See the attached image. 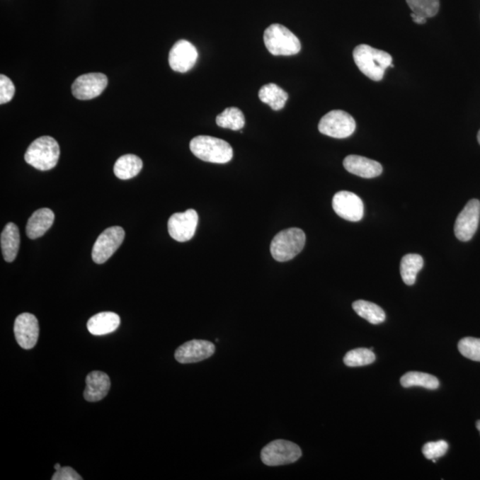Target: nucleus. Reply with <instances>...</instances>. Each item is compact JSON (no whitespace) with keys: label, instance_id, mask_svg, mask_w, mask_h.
<instances>
[{"label":"nucleus","instance_id":"f257e3e1","mask_svg":"<svg viewBox=\"0 0 480 480\" xmlns=\"http://www.w3.org/2000/svg\"><path fill=\"white\" fill-rule=\"evenodd\" d=\"M353 59L360 71L374 81L384 79L386 69L392 64V55L387 52L364 44L355 47Z\"/></svg>","mask_w":480,"mask_h":480},{"label":"nucleus","instance_id":"f03ea898","mask_svg":"<svg viewBox=\"0 0 480 480\" xmlns=\"http://www.w3.org/2000/svg\"><path fill=\"white\" fill-rule=\"evenodd\" d=\"M190 149L198 159L215 164H225L233 158L232 147L227 142L207 135L193 138Z\"/></svg>","mask_w":480,"mask_h":480},{"label":"nucleus","instance_id":"7ed1b4c3","mask_svg":"<svg viewBox=\"0 0 480 480\" xmlns=\"http://www.w3.org/2000/svg\"><path fill=\"white\" fill-rule=\"evenodd\" d=\"M60 147L55 139L42 137L36 139L27 149L24 159L28 164L40 171H47L57 165Z\"/></svg>","mask_w":480,"mask_h":480},{"label":"nucleus","instance_id":"20e7f679","mask_svg":"<svg viewBox=\"0 0 480 480\" xmlns=\"http://www.w3.org/2000/svg\"><path fill=\"white\" fill-rule=\"evenodd\" d=\"M305 233L299 228H290L278 232L270 243V253L278 262L294 259L304 249Z\"/></svg>","mask_w":480,"mask_h":480},{"label":"nucleus","instance_id":"39448f33","mask_svg":"<svg viewBox=\"0 0 480 480\" xmlns=\"http://www.w3.org/2000/svg\"><path fill=\"white\" fill-rule=\"evenodd\" d=\"M264 44L273 55H295L301 51L299 38L281 24L274 23L268 27L263 35Z\"/></svg>","mask_w":480,"mask_h":480},{"label":"nucleus","instance_id":"423d86ee","mask_svg":"<svg viewBox=\"0 0 480 480\" xmlns=\"http://www.w3.org/2000/svg\"><path fill=\"white\" fill-rule=\"evenodd\" d=\"M319 130L320 133L330 137L347 138L356 130V121L345 111L331 110L320 120Z\"/></svg>","mask_w":480,"mask_h":480},{"label":"nucleus","instance_id":"0eeeda50","mask_svg":"<svg viewBox=\"0 0 480 480\" xmlns=\"http://www.w3.org/2000/svg\"><path fill=\"white\" fill-rule=\"evenodd\" d=\"M302 457L301 448L291 441L277 440L263 447L261 458L264 464L280 466L293 464Z\"/></svg>","mask_w":480,"mask_h":480},{"label":"nucleus","instance_id":"6e6552de","mask_svg":"<svg viewBox=\"0 0 480 480\" xmlns=\"http://www.w3.org/2000/svg\"><path fill=\"white\" fill-rule=\"evenodd\" d=\"M125 231L120 226H113L101 233L93 245L92 258L97 264L106 263L122 244Z\"/></svg>","mask_w":480,"mask_h":480},{"label":"nucleus","instance_id":"1a4fd4ad","mask_svg":"<svg viewBox=\"0 0 480 480\" xmlns=\"http://www.w3.org/2000/svg\"><path fill=\"white\" fill-rule=\"evenodd\" d=\"M479 218V200H469L455 221V234L457 238L464 242L471 240L478 229Z\"/></svg>","mask_w":480,"mask_h":480},{"label":"nucleus","instance_id":"9d476101","mask_svg":"<svg viewBox=\"0 0 480 480\" xmlns=\"http://www.w3.org/2000/svg\"><path fill=\"white\" fill-rule=\"evenodd\" d=\"M108 86V78L103 73H88L79 76L72 84V95L76 99L86 101L96 98Z\"/></svg>","mask_w":480,"mask_h":480},{"label":"nucleus","instance_id":"9b49d317","mask_svg":"<svg viewBox=\"0 0 480 480\" xmlns=\"http://www.w3.org/2000/svg\"><path fill=\"white\" fill-rule=\"evenodd\" d=\"M333 208L344 220L358 222L364 217V204L361 198L350 191L342 190L333 198Z\"/></svg>","mask_w":480,"mask_h":480},{"label":"nucleus","instance_id":"f8f14e48","mask_svg":"<svg viewBox=\"0 0 480 480\" xmlns=\"http://www.w3.org/2000/svg\"><path fill=\"white\" fill-rule=\"evenodd\" d=\"M198 222V215L194 210L173 214L168 220L169 234L176 241H189L196 232Z\"/></svg>","mask_w":480,"mask_h":480},{"label":"nucleus","instance_id":"ddd939ff","mask_svg":"<svg viewBox=\"0 0 480 480\" xmlns=\"http://www.w3.org/2000/svg\"><path fill=\"white\" fill-rule=\"evenodd\" d=\"M13 332L21 347L25 350L33 349L40 336V326L36 316L30 313H22L16 319Z\"/></svg>","mask_w":480,"mask_h":480},{"label":"nucleus","instance_id":"4468645a","mask_svg":"<svg viewBox=\"0 0 480 480\" xmlns=\"http://www.w3.org/2000/svg\"><path fill=\"white\" fill-rule=\"evenodd\" d=\"M198 57L197 48L189 41L181 40L170 50L169 65L173 71L185 73L194 67Z\"/></svg>","mask_w":480,"mask_h":480},{"label":"nucleus","instance_id":"2eb2a0df","mask_svg":"<svg viewBox=\"0 0 480 480\" xmlns=\"http://www.w3.org/2000/svg\"><path fill=\"white\" fill-rule=\"evenodd\" d=\"M215 346L213 343L205 340H193L180 346L175 357L179 363H197L213 356Z\"/></svg>","mask_w":480,"mask_h":480},{"label":"nucleus","instance_id":"dca6fc26","mask_svg":"<svg viewBox=\"0 0 480 480\" xmlns=\"http://www.w3.org/2000/svg\"><path fill=\"white\" fill-rule=\"evenodd\" d=\"M344 168L362 178H375L382 173V166L375 160L362 156L349 155L343 160Z\"/></svg>","mask_w":480,"mask_h":480},{"label":"nucleus","instance_id":"f3484780","mask_svg":"<svg viewBox=\"0 0 480 480\" xmlns=\"http://www.w3.org/2000/svg\"><path fill=\"white\" fill-rule=\"evenodd\" d=\"M84 398L86 401L97 402L105 398L110 389L108 375L101 371H93L86 377Z\"/></svg>","mask_w":480,"mask_h":480},{"label":"nucleus","instance_id":"a211bd4d","mask_svg":"<svg viewBox=\"0 0 480 480\" xmlns=\"http://www.w3.org/2000/svg\"><path fill=\"white\" fill-rule=\"evenodd\" d=\"M55 222L54 212L50 208H41L31 215L27 222L26 234L30 239L42 236L51 228Z\"/></svg>","mask_w":480,"mask_h":480},{"label":"nucleus","instance_id":"6ab92c4d","mask_svg":"<svg viewBox=\"0 0 480 480\" xmlns=\"http://www.w3.org/2000/svg\"><path fill=\"white\" fill-rule=\"evenodd\" d=\"M120 324V316L105 312L93 316L88 322V329L93 336H105L116 331Z\"/></svg>","mask_w":480,"mask_h":480},{"label":"nucleus","instance_id":"aec40b11","mask_svg":"<svg viewBox=\"0 0 480 480\" xmlns=\"http://www.w3.org/2000/svg\"><path fill=\"white\" fill-rule=\"evenodd\" d=\"M1 249L6 262L12 263L16 258L20 246L19 229L13 222L6 225L1 233Z\"/></svg>","mask_w":480,"mask_h":480},{"label":"nucleus","instance_id":"412c9836","mask_svg":"<svg viewBox=\"0 0 480 480\" xmlns=\"http://www.w3.org/2000/svg\"><path fill=\"white\" fill-rule=\"evenodd\" d=\"M142 168V161L138 156L127 154L115 163L114 173L118 179L130 180L137 176Z\"/></svg>","mask_w":480,"mask_h":480},{"label":"nucleus","instance_id":"4be33fe9","mask_svg":"<svg viewBox=\"0 0 480 480\" xmlns=\"http://www.w3.org/2000/svg\"><path fill=\"white\" fill-rule=\"evenodd\" d=\"M259 98L273 110H280L286 105L288 93L280 86L270 83L260 89Z\"/></svg>","mask_w":480,"mask_h":480},{"label":"nucleus","instance_id":"5701e85b","mask_svg":"<svg viewBox=\"0 0 480 480\" xmlns=\"http://www.w3.org/2000/svg\"><path fill=\"white\" fill-rule=\"evenodd\" d=\"M423 259L416 253H408L403 257L400 263V274L402 280L408 286L416 283L417 274L423 269Z\"/></svg>","mask_w":480,"mask_h":480},{"label":"nucleus","instance_id":"b1692460","mask_svg":"<svg viewBox=\"0 0 480 480\" xmlns=\"http://www.w3.org/2000/svg\"><path fill=\"white\" fill-rule=\"evenodd\" d=\"M353 308L358 316L367 320L371 324H381L385 320L384 309L373 302L358 300L353 302Z\"/></svg>","mask_w":480,"mask_h":480},{"label":"nucleus","instance_id":"393cba45","mask_svg":"<svg viewBox=\"0 0 480 480\" xmlns=\"http://www.w3.org/2000/svg\"><path fill=\"white\" fill-rule=\"evenodd\" d=\"M245 123L244 114L236 107L227 108L217 117V124L219 127L233 131L241 130Z\"/></svg>","mask_w":480,"mask_h":480},{"label":"nucleus","instance_id":"a878e982","mask_svg":"<svg viewBox=\"0 0 480 480\" xmlns=\"http://www.w3.org/2000/svg\"><path fill=\"white\" fill-rule=\"evenodd\" d=\"M400 384L405 388L421 386L428 389H437L440 387V382L433 375L421 373V372H409L400 379Z\"/></svg>","mask_w":480,"mask_h":480},{"label":"nucleus","instance_id":"bb28decb","mask_svg":"<svg viewBox=\"0 0 480 480\" xmlns=\"http://www.w3.org/2000/svg\"><path fill=\"white\" fill-rule=\"evenodd\" d=\"M375 360V354L371 349L358 348L349 351L343 358V362L348 367H357L367 366Z\"/></svg>","mask_w":480,"mask_h":480},{"label":"nucleus","instance_id":"cd10ccee","mask_svg":"<svg viewBox=\"0 0 480 480\" xmlns=\"http://www.w3.org/2000/svg\"><path fill=\"white\" fill-rule=\"evenodd\" d=\"M406 3L417 16L431 18L440 11V0H406Z\"/></svg>","mask_w":480,"mask_h":480},{"label":"nucleus","instance_id":"c85d7f7f","mask_svg":"<svg viewBox=\"0 0 480 480\" xmlns=\"http://www.w3.org/2000/svg\"><path fill=\"white\" fill-rule=\"evenodd\" d=\"M458 350L462 356L480 362V339L466 337L459 342Z\"/></svg>","mask_w":480,"mask_h":480},{"label":"nucleus","instance_id":"c756f323","mask_svg":"<svg viewBox=\"0 0 480 480\" xmlns=\"http://www.w3.org/2000/svg\"><path fill=\"white\" fill-rule=\"evenodd\" d=\"M448 450V444L446 441L440 440L436 442H429L423 447V454L428 460L436 462L438 458L442 457Z\"/></svg>","mask_w":480,"mask_h":480},{"label":"nucleus","instance_id":"7c9ffc66","mask_svg":"<svg viewBox=\"0 0 480 480\" xmlns=\"http://www.w3.org/2000/svg\"><path fill=\"white\" fill-rule=\"evenodd\" d=\"M15 93L16 88L12 80L5 75L0 76V104L9 103Z\"/></svg>","mask_w":480,"mask_h":480},{"label":"nucleus","instance_id":"2f4dec72","mask_svg":"<svg viewBox=\"0 0 480 480\" xmlns=\"http://www.w3.org/2000/svg\"><path fill=\"white\" fill-rule=\"evenodd\" d=\"M82 476L71 467H62L52 476V480H81Z\"/></svg>","mask_w":480,"mask_h":480},{"label":"nucleus","instance_id":"473e14b6","mask_svg":"<svg viewBox=\"0 0 480 480\" xmlns=\"http://www.w3.org/2000/svg\"><path fill=\"white\" fill-rule=\"evenodd\" d=\"M411 17L413 22H415L417 24H424L426 23L427 21V18H425V17L417 16L416 15V13H411Z\"/></svg>","mask_w":480,"mask_h":480},{"label":"nucleus","instance_id":"72a5a7b5","mask_svg":"<svg viewBox=\"0 0 480 480\" xmlns=\"http://www.w3.org/2000/svg\"><path fill=\"white\" fill-rule=\"evenodd\" d=\"M476 429H478L479 433H480V421H478V422H476Z\"/></svg>","mask_w":480,"mask_h":480},{"label":"nucleus","instance_id":"f704fd0d","mask_svg":"<svg viewBox=\"0 0 480 480\" xmlns=\"http://www.w3.org/2000/svg\"><path fill=\"white\" fill-rule=\"evenodd\" d=\"M61 468H62L61 464H57L55 465V469H57V471H58V469H60Z\"/></svg>","mask_w":480,"mask_h":480},{"label":"nucleus","instance_id":"c9c22d12","mask_svg":"<svg viewBox=\"0 0 480 480\" xmlns=\"http://www.w3.org/2000/svg\"><path fill=\"white\" fill-rule=\"evenodd\" d=\"M478 141H479V144H480V130L479 131V133H478Z\"/></svg>","mask_w":480,"mask_h":480}]
</instances>
